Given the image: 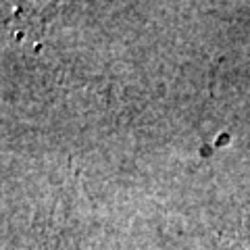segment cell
I'll return each instance as SVG.
<instances>
[{"mask_svg": "<svg viewBox=\"0 0 250 250\" xmlns=\"http://www.w3.org/2000/svg\"><path fill=\"white\" fill-rule=\"evenodd\" d=\"M231 250H250V246H236V248H231Z\"/></svg>", "mask_w": 250, "mask_h": 250, "instance_id": "6da1fadb", "label": "cell"}]
</instances>
